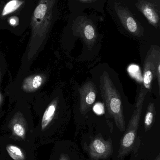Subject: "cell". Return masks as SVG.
Returning a JSON list of instances; mask_svg holds the SVG:
<instances>
[{"instance_id": "1", "label": "cell", "mask_w": 160, "mask_h": 160, "mask_svg": "<svg viewBox=\"0 0 160 160\" xmlns=\"http://www.w3.org/2000/svg\"><path fill=\"white\" fill-rule=\"evenodd\" d=\"M55 0H39L32 17L31 36L21 60L16 78L29 72L31 66L44 49L49 34Z\"/></svg>"}, {"instance_id": "2", "label": "cell", "mask_w": 160, "mask_h": 160, "mask_svg": "<svg viewBox=\"0 0 160 160\" xmlns=\"http://www.w3.org/2000/svg\"><path fill=\"white\" fill-rule=\"evenodd\" d=\"M10 78L5 89V94L9 98L10 104L19 101L29 104L40 94V90L48 80L49 75L44 71L32 72L30 70L14 80H11V76Z\"/></svg>"}, {"instance_id": "3", "label": "cell", "mask_w": 160, "mask_h": 160, "mask_svg": "<svg viewBox=\"0 0 160 160\" xmlns=\"http://www.w3.org/2000/svg\"><path fill=\"white\" fill-rule=\"evenodd\" d=\"M100 88L109 114L114 119L119 130L125 131L126 126L121 97L107 72H104L101 77Z\"/></svg>"}, {"instance_id": "4", "label": "cell", "mask_w": 160, "mask_h": 160, "mask_svg": "<svg viewBox=\"0 0 160 160\" xmlns=\"http://www.w3.org/2000/svg\"><path fill=\"white\" fill-rule=\"evenodd\" d=\"M9 111L8 127L12 135L17 139L24 140L28 130V120L31 119V107L25 102L17 101Z\"/></svg>"}, {"instance_id": "5", "label": "cell", "mask_w": 160, "mask_h": 160, "mask_svg": "<svg viewBox=\"0 0 160 160\" xmlns=\"http://www.w3.org/2000/svg\"><path fill=\"white\" fill-rule=\"evenodd\" d=\"M147 92L146 88H141L136 101L135 111L129 122L126 132L121 140L118 151V158H123L128 154L133 147L139 128L144 102Z\"/></svg>"}, {"instance_id": "6", "label": "cell", "mask_w": 160, "mask_h": 160, "mask_svg": "<svg viewBox=\"0 0 160 160\" xmlns=\"http://www.w3.org/2000/svg\"><path fill=\"white\" fill-rule=\"evenodd\" d=\"M160 62L159 48L152 46L147 54L143 65V81L144 86L147 90L151 88L152 82L155 78L157 66Z\"/></svg>"}, {"instance_id": "7", "label": "cell", "mask_w": 160, "mask_h": 160, "mask_svg": "<svg viewBox=\"0 0 160 160\" xmlns=\"http://www.w3.org/2000/svg\"><path fill=\"white\" fill-rule=\"evenodd\" d=\"M88 151L92 159L107 158L112 154V142L111 139L105 140L100 137H96L89 144Z\"/></svg>"}, {"instance_id": "8", "label": "cell", "mask_w": 160, "mask_h": 160, "mask_svg": "<svg viewBox=\"0 0 160 160\" xmlns=\"http://www.w3.org/2000/svg\"><path fill=\"white\" fill-rule=\"evenodd\" d=\"M96 88L94 83L89 82L80 89V111L85 114L90 110L96 97Z\"/></svg>"}, {"instance_id": "9", "label": "cell", "mask_w": 160, "mask_h": 160, "mask_svg": "<svg viewBox=\"0 0 160 160\" xmlns=\"http://www.w3.org/2000/svg\"><path fill=\"white\" fill-rule=\"evenodd\" d=\"M7 70V64L3 53L0 51V117L3 115L5 94L2 91V85Z\"/></svg>"}, {"instance_id": "10", "label": "cell", "mask_w": 160, "mask_h": 160, "mask_svg": "<svg viewBox=\"0 0 160 160\" xmlns=\"http://www.w3.org/2000/svg\"><path fill=\"white\" fill-rule=\"evenodd\" d=\"M141 10L151 24L154 26L158 25L159 22V16L152 5L147 3L143 4L141 6Z\"/></svg>"}, {"instance_id": "11", "label": "cell", "mask_w": 160, "mask_h": 160, "mask_svg": "<svg viewBox=\"0 0 160 160\" xmlns=\"http://www.w3.org/2000/svg\"><path fill=\"white\" fill-rule=\"evenodd\" d=\"M83 38L89 45H92L96 38V32L95 28L92 24L86 23L83 26L81 29Z\"/></svg>"}, {"instance_id": "12", "label": "cell", "mask_w": 160, "mask_h": 160, "mask_svg": "<svg viewBox=\"0 0 160 160\" xmlns=\"http://www.w3.org/2000/svg\"><path fill=\"white\" fill-rule=\"evenodd\" d=\"M8 154L13 160H25L26 158L23 150L13 144H8L6 147Z\"/></svg>"}, {"instance_id": "13", "label": "cell", "mask_w": 160, "mask_h": 160, "mask_svg": "<svg viewBox=\"0 0 160 160\" xmlns=\"http://www.w3.org/2000/svg\"><path fill=\"white\" fill-rule=\"evenodd\" d=\"M120 16L127 29L132 33H136L138 30V25L134 19L126 12H121Z\"/></svg>"}, {"instance_id": "14", "label": "cell", "mask_w": 160, "mask_h": 160, "mask_svg": "<svg viewBox=\"0 0 160 160\" xmlns=\"http://www.w3.org/2000/svg\"><path fill=\"white\" fill-rule=\"evenodd\" d=\"M155 116V104L151 103L147 107L146 114L145 116L144 127L146 131L149 130L151 128Z\"/></svg>"}, {"instance_id": "15", "label": "cell", "mask_w": 160, "mask_h": 160, "mask_svg": "<svg viewBox=\"0 0 160 160\" xmlns=\"http://www.w3.org/2000/svg\"><path fill=\"white\" fill-rule=\"evenodd\" d=\"M94 110L96 113L101 114L103 112V106L101 103H96L94 107Z\"/></svg>"}, {"instance_id": "16", "label": "cell", "mask_w": 160, "mask_h": 160, "mask_svg": "<svg viewBox=\"0 0 160 160\" xmlns=\"http://www.w3.org/2000/svg\"><path fill=\"white\" fill-rule=\"evenodd\" d=\"M155 78H157L159 88L160 87V62L157 66V69L155 72Z\"/></svg>"}, {"instance_id": "17", "label": "cell", "mask_w": 160, "mask_h": 160, "mask_svg": "<svg viewBox=\"0 0 160 160\" xmlns=\"http://www.w3.org/2000/svg\"><path fill=\"white\" fill-rule=\"evenodd\" d=\"M9 23L11 24L12 26H16V23H17V21H16L15 19H14V18H12L11 19L9 20Z\"/></svg>"}, {"instance_id": "18", "label": "cell", "mask_w": 160, "mask_h": 160, "mask_svg": "<svg viewBox=\"0 0 160 160\" xmlns=\"http://www.w3.org/2000/svg\"><path fill=\"white\" fill-rule=\"evenodd\" d=\"M69 160V159L65 155L62 154L60 156V160Z\"/></svg>"}, {"instance_id": "19", "label": "cell", "mask_w": 160, "mask_h": 160, "mask_svg": "<svg viewBox=\"0 0 160 160\" xmlns=\"http://www.w3.org/2000/svg\"><path fill=\"white\" fill-rule=\"evenodd\" d=\"M160 160L159 158H158V160Z\"/></svg>"}]
</instances>
